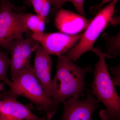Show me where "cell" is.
Returning a JSON list of instances; mask_svg holds the SVG:
<instances>
[{"label": "cell", "mask_w": 120, "mask_h": 120, "mask_svg": "<svg viewBox=\"0 0 120 120\" xmlns=\"http://www.w3.org/2000/svg\"><path fill=\"white\" fill-rule=\"evenodd\" d=\"M90 22L80 15L62 8L57 12L54 19L55 26L61 33L71 35L86 29Z\"/></svg>", "instance_id": "cell-10"}, {"label": "cell", "mask_w": 120, "mask_h": 120, "mask_svg": "<svg viewBox=\"0 0 120 120\" xmlns=\"http://www.w3.org/2000/svg\"><path fill=\"white\" fill-rule=\"evenodd\" d=\"M51 5H52L54 11H58L62 9V6L68 2H71V0H50Z\"/></svg>", "instance_id": "cell-19"}, {"label": "cell", "mask_w": 120, "mask_h": 120, "mask_svg": "<svg viewBox=\"0 0 120 120\" xmlns=\"http://www.w3.org/2000/svg\"><path fill=\"white\" fill-rule=\"evenodd\" d=\"M118 0H115L101 9L82 34L79 43L67 52L66 56L72 61H76L84 53L92 51L94 43L99 35L113 20L115 7Z\"/></svg>", "instance_id": "cell-4"}, {"label": "cell", "mask_w": 120, "mask_h": 120, "mask_svg": "<svg viewBox=\"0 0 120 120\" xmlns=\"http://www.w3.org/2000/svg\"><path fill=\"white\" fill-rule=\"evenodd\" d=\"M16 97L22 96L36 105L38 110L48 120H51L58 109V105L45 92L30 65L25 69L8 86Z\"/></svg>", "instance_id": "cell-3"}, {"label": "cell", "mask_w": 120, "mask_h": 120, "mask_svg": "<svg viewBox=\"0 0 120 120\" xmlns=\"http://www.w3.org/2000/svg\"><path fill=\"white\" fill-rule=\"evenodd\" d=\"M34 8L36 15L45 22L50 9V0H27Z\"/></svg>", "instance_id": "cell-15"}, {"label": "cell", "mask_w": 120, "mask_h": 120, "mask_svg": "<svg viewBox=\"0 0 120 120\" xmlns=\"http://www.w3.org/2000/svg\"><path fill=\"white\" fill-rule=\"evenodd\" d=\"M82 35V34L71 35L54 32L41 34H32L31 37L49 54L57 56L67 53L79 41Z\"/></svg>", "instance_id": "cell-6"}, {"label": "cell", "mask_w": 120, "mask_h": 120, "mask_svg": "<svg viewBox=\"0 0 120 120\" xmlns=\"http://www.w3.org/2000/svg\"><path fill=\"white\" fill-rule=\"evenodd\" d=\"M64 105L61 120H92L98 101L91 92L84 99L73 98L62 102Z\"/></svg>", "instance_id": "cell-7"}, {"label": "cell", "mask_w": 120, "mask_h": 120, "mask_svg": "<svg viewBox=\"0 0 120 120\" xmlns=\"http://www.w3.org/2000/svg\"><path fill=\"white\" fill-rule=\"evenodd\" d=\"M10 58L7 53L0 52V80L8 86L11 82L7 76L8 69L10 67Z\"/></svg>", "instance_id": "cell-16"}, {"label": "cell", "mask_w": 120, "mask_h": 120, "mask_svg": "<svg viewBox=\"0 0 120 120\" xmlns=\"http://www.w3.org/2000/svg\"><path fill=\"white\" fill-rule=\"evenodd\" d=\"M23 13H16L8 0H1L0 6V47L11 51L13 42L29 33L24 23Z\"/></svg>", "instance_id": "cell-5"}, {"label": "cell", "mask_w": 120, "mask_h": 120, "mask_svg": "<svg viewBox=\"0 0 120 120\" xmlns=\"http://www.w3.org/2000/svg\"><path fill=\"white\" fill-rule=\"evenodd\" d=\"M113 76L112 78V80L114 85L120 86V65L110 68Z\"/></svg>", "instance_id": "cell-17"}, {"label": "cell", "mask_w": 120, "mask_h": 120, "mask_svg": "<svg viewBox=\"0 0 120 120\" xmlns=\"http://www.w3.org/2000/svg\"><path fill=\"white\" fill-rule=\"evenodd\" d=\"M113 0H102L100 4L92 7L91 10V13L92 14H97V13L98 12V11H99L101 10L102 6V5L106 4L107 2H109L110 1H113Z\"/></svg>", "instance_id": "cell-20"}, {"label": "cell", "mask_w": 120, "mask_h": 120, "mask_svg": "<svg viewBox=\"0 0 120 120\" xmlns=\"http://www.w3.org/2000/svg\"><path fill=\"white\" fill-rule=\"evenodd\" d=\"M57 57L56 74L52 81V99L59 105L83 94L85 76L91 72L92 69L90 65L85 68L79 67L64 55Z\"/></svg>", "instance_id": "cell-1"}, {"label": "cell", "mask_w": 120, "mask_h": 120, "mask_svg": "<svg viewBox=\"0 0 120 120\" xmlns=\"http://www.w3.org/2000/svg\"><path fill=\"white\" fill-rule=\"evenodd\" d=\"M40 45L39 43L31 37L23 38L22 45V53L24 70L30 66L32 53L35 52Z\"/></svg>", "instance_id": "cell-13"}, {"label": "cell", "mask_w": 120, "mask_h": 120, "mask_svg": "<svg viewBox=\"0 0 120 120\" xmlns=\"http://www.w3.org/2000/svg\"><path fill=\"white\" fill-rule=\"evenodd\" d=\"M1 92L0 91V108L1 105V101L0 100V98H1Z\"/></svg>", "instance_id": "cell-21"}, {"label": "cell", "mask_w": 120, "mask_h": 120, "mask_svg": "<svg viewBox=\"0 0 120 120\" xmlns=\"http://www.w3.org/2000/svg\"><path fill=\"white\" fill-rule=\"evenodd\" d=\"M34 73L45 92L50 98L52 97L51 78L52 59L49 54L40 45L35 51Z\"/></svg>", "instance_id": "cell-9"}, {"label": "cell", "mask_w": 120, "mask_h": 120, "mask_svg": "<svg viewBox=\"0 0 120 120\" xmlns=\"http://www.w3.org/2000/svg\"><path fill=\"white\" fill-rule=\"evenodd\" d=\"M92 51L99 59L95 64L91 92L105 107L99 112V117L102 120H120V97L107 68L105 54L98 48Z\"/></svg>", "instance_id": "cell-2"}, {"label": "cell", "mask_w": 120, "mask_h": 120, "mask_svg": "<svg viewBox=\"0 0 120 120\" xmlns=\"http://www.w3.org/2000/svg\"><path fill=\"white\" fill-rule=\"evenodd\" d=\"M84 0H71V2L79 15L84 17L86 15L84 8Z\"/></svg>", "instance_id": "cell-18"}, {"label": "cell", "mask_w": 120, "mask_h": 120, "mask_svg": "<svg viewBox=\"0 0 120 120\" xmlns=\"http://www.w3.org/2000/svg\"><path fill=\"white\" fill-rule=\"evenodd\" d=\"M106 45V56L109 58H114L118 56L120 52V33L114 37L105 33L102 35Z\"/></svg>", "instance_id": "cell-14"}, {"label": "cell", "mask_w": 120, "mask_h": 120, "mask_svg": "<svg viewBox=\"0 0 120 120\" xmlns=\"http://www.w3.org/2000/svg\"><path fill=\"white\" fill-rule=\"evenodd\" d=\"M23 19L26 28L32 31V34H41L44 33L45 22L37 15L32 13L24 14Z\"/></svg>", "instance_id": "cell-12"}, {"label": "cell", "mask_w": 120, "mask_h": 120, "mask_svg": "<svg viewBox=\"0 0 120 120\" xmlns=\"http://www.w3.org/2000/svg\"><path fill=\"white\" fill-rule=\"evenodd\" d=\"M17 97L10 91L1 93L0 120H48L33 113L32 106L20 103Z\"/></svg>", "instance_id": "cell-8"}, {"label": "cell", "mask_w": 120, "mask_h": 120, "mask_svg": "<svg viewBox=\"0 0 120 120\" xmlns=\"http://www.w3.org/2000/svg\"><path fill=\"white\" fill-rule=\"evenodd\" d=\"M23 38L18 39L13 42L11 46V56L10 59L11 77L12 80L15 79L24 70L22 53V45Z\"/></svg>", "instance_id": "cell-11"}]
</instances>
